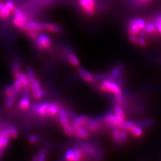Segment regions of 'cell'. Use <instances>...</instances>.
Returning a JSON list of instances; mask_svg holds the SVG:
<instances>
[{
    "instance_id": "obj_3",
    "label": "cell",
    "mask_w": 161,
    "mask_h": 161,
    "mask_svg": "<svg viewBox=\"0 0 161 161\" xmlns=\"http://www.w3.org/2000/svg\"><path fill=\"white\" fill-rule=\"evenodd\" d=\"M103 121L110 128H118L121 124L124 122L125 119L119 118L118 115L112 112H109L105 115Z\"/></svg>"
},
{
    "instance_id": "obj_9",
    "label": "cell",
    "mask_w": 161,
    "mask_h": 161,
    "mask_svg": "<svg viewBox=\"0 0 161 161\" xmlns=\"http://www.w3.org/2000/svg\"><path fill=\"white\" fill-rule=\"evenodd\" d=\"M9 136L7 132L6 128L1 130V136H0V148H6L9 141Z\"/></svg>"
},
{
    "instance_id": "obj_40",
    "label": "cell",
    "mask_w": 161,
    "mask_h": 161,
    "mask_svg": "<svg viewBox=\"0 0 161 161\" xmlns=\"http://www.w3.org/2000/svg\"><path fill=\"white\" fill-rule=\"evenodd\" d=\"M16 92L15 91V89L13 85H9L6 89V91H5V94H6V97H10L12 96V95H16Z\"/></svg>"
},
{
    "instance_id": "obj_43",
    "label": "cell",
    "mask_w": 161,
    "mask_h": 161,
    "mask_svg": "<svg viewBox=\"0 0 161 161\" xmlns=\"http://www.w3.org/2000/svg\"><path fill=\"white\" fill-rule=\"evenodd\" d=\"M38 158V160L42 161V160H44L46 159V153H45L44 151L43 150H40L38 153L37 154Z\"/></svg>"
},
{
    "instance_id": "obj_11",
    "label": "cell",
    "mask_w": 161,
    "mask_h": 161,
    "mask_svg": "<svg viewBox=\"0 0 161 161\" xmlns=\"http://www.w3.org/2000/svg\"><path fill=\"white\" fill-rule=\"evenodd\" d=\"M30 102L28 97V90H24V95L23 98L19 101V107L22 110H26L30 107Z\"/></svg>"
},
{
    "instance_id": "obj_2",
    "label": "cell",
    "mask_w": 161,
    "mask_h": 161,
    "mask_svg": "<svg viewBox=\"0 0 161 161\" xmlns=\"http://www.w3.org/2000/svg\"><path fill=\"white\" fill-rule=\"evenodd\" d=\"M147 25V22L142 18H132L128 22V30L130 34H138L141 30H143Z\"/></svg>"
},
{
    "instance_id": "obj_46",
    "label": "cell",
    "mask_w": 161,
    "mask_h": 161,
    "mask_svg": "<svg viewBox=\"0 0 161 161\" xmlns=\"http://www.w3.org/2000/svg\"><path fill=\"white\" fill-rule=\"evenodd\" d=\"M28 140H29V142H30V143L34 144V143H36V142H37V141H38V138H37L36 136L32 135V136H30L29 137Z\"/></svg>"
},
{
    "instance_id": "obj_32",
    "label": "cell",
    "mask_w": 161,
    "mask_h": 161,
    "mask_svg": "<svg viewBox=\"0 0 161 161\" xmlns=\"http://www.w3.org/2000/svg\"><path fill=\"white\" fill-rule=\"evenodd\" d=\"M112 135L113 140L117 144H120V139H119V128L115 127L112 131Z\"/></svg>"
},
{
    "instance_id": "obj_21",
    "label": "cell",
    "mask_w": 161,
    "mask_h": 161,
    "mask_svg": "<svg viewBox=\"0 0 161 161\" xmlns=\"http://www.w3.org/2000/svg\"><path fill=\"white\" fill-rule=\"evenodd\" d=\"M114 95L115 103L119 105V106H121L122 108H125V107H126V104H125L123 93L119 94H114Z\"/></svg>"
},
{
    "instance_id": "obj_36",
    "label": "cell",
    "mask_w": 161,
    "mask_h": 161,
    "mask_svg": "<svg viewBox=\"0 0 161 161\" xmlns=\"http://www.w3.org/2000/svg\"><path fill=\"white\" fill-rule=\"evenodd\" d=\"M12 73L14 75V77H17L19 76L21 73V67H20V64L18 63H14L12 67Z\"/></svg>"
},
{
    "instance_id": "obj_17",
    "label": "cell",
    "mask_w": 161,
    "mask_h": 161,
    "mask_svg": "<svg viewBox=\"0 0 161 161\" xmlns=\"http://www.w3.org/2000/svg\"><path fill=\"white\" fill-rule=\"evenodd\" d=\"M67 58L69 63L70 64H72L73 66L76 67L79 66L80 63H79V58L74 53H70V52L67 53Z\"/></svg>"
},
{
    "instance_id": "obj_26",
    "label": "cell",
    "mask_w": 161,
    "mask_h": 161,
    "mask_svg": "<svg viewBox=\"0 0 161 161\" xmlns=\"http://www.w3.org/2000/svg\"><path fill=\"white\" fill-rule=\"evenodd\" d=\"M63 128L65 134L69 136H73L75 135V128L70 123L63 125Z\"/></svg>"
},
{
    "instance_id": "obj_35",
    "label": "cell",
    "mask_w": 161,
    "mask_h": 161,
    "mask_svg": "<svg viewBox=\"0 0 161 161\" xmlns=\"http://www.w3.org/2000/svg\"><path fill=\"white\" fill-rule=\"evenodd\" d=\"M65 160L69 161H75V154L74 149L68 150L64 155Z\"/></svg>"
},
{
    "instance_id": "obj_34",
    "label": "cell",
    "mask_w": 161,
    "mask_h": 161,
    "mask_svg": "<svg viewBox=\"0 0 161 161\" xmlns=\"http://www.w3.org/2000/svg\"><path fill=\"white\" fill-rule=\"evenodd\" d=\"M84 153H86L90 155H94L95 154V150L92 146L89 144H84L82 146L81 149Z\"/></svg>"
},
{
    "instance_id": "obj_39",
    "label": "cell",
    "mask_w": 161,
    "mask_h": 161,
    "mask_svg": "<svg viewBox=\"0 0 161 161\" xmlns=\"http://www.w3.org/2000/svg\"><path fill=\"white\" fill-rule=\"evenodd\" d=\"M156 25V28L157 31L161 34V14L158 16H156L153 21Z\"/></svg>"
},
{
    "instance_id": "obj_27",
    "label": "cell",
    "mask_w": 161,
    "mask_h": 161,
    "mask_svg": "<svg viewBox=\"0 0 161 161\" xmlns=\"http://www.w3.org/2000/svg\"><path fill=\"white\" fill-rule=\"evenodd\" d=\"M19 75V76L15 77V80H14V83L13 85V86L15 89V91H16V93L20 92L23 89V86H22V84L21 82V80H20Z\"/></svg>"
},
{
    "instance_id": "obj_37",
    "label": "cell",
    "mask_w": 161,
    "mask_h": 161,
    "mask_svg": "<svg viewBox=\"0 0 161 161\" xmlns=\"http://www.w3.org/2000/svg\"><path fill=\"white\" fill-rule=\"evenodd\" d=\"M26 32L27 33L28 36L30 38H32L33 39H36L39 35V31L38 30L33 29V28H30L27 30Z\"/></svg>"
},
{
    "instance_id": "obj_28",
    "label": "cell",
    "mask_w": 161,
    "mask_h": 161,
    "mask_svg": "<svg viewBox=\"0 0 161 161\" xmlns=\"http://www.w3.org/2000/svg\"><path fill=\"white\" fill-rule=\"evenodd\" d=\"M11 11L6 6L5 3L2 5V6L0 8V18L5 19L9 16Z\"/></svg>"
},
{
    "instance_id": "obj_20",
    "label": "cell",
    "mask_w": 161,
    "mask_h": 161,
    "mask_svg": "<svg viewBox=\"0 0 161 161\" xmlns=\"http://www.w3.org/2000/svg\"><path fill=\"white\" fill-rule=\"evenodd\" d=\"M13 14L15 17H18L19 19H21L23 22H28V17L25 15L21 9L18 8H14L13 9Z\"/></svg>"
},
{
    "instance_id": "obj_41",
    "label": "cell",
    "mask_w": 161,
    "mask_h": 161,
    "mask_svg": "<svg viewBox=\"0 0 161 161\" xmlns=\"http://www.w3.org/2000/svg\"><path fill=\"white\" fill-rule=\"evenodd\" d=\"M108 78V75L106 73H101L93 75V80H103Z\"/></svg>"
},
{
    "instance_id": "obj_47",
    "label": "cell",
    "mask_w": 161,
    "mask_h": 161,
    "mask_svg": "<svg viewBox=\"0 0 161 161\" xmlns=\"http://www.w3.org/2000/svg\"><path fill=\"white\" fill-rule=\"evenodd\" d=\"M4 148H0V158L2 157V156L3 155V152H4Z\"/></svg>"
},
{
    "instance_id": "obj_1",
    "label": "cell",
    "mask_w": 161,
    "mask_h": 161,
    "mask_svg": "<svg viewBox=\"0 0 161 161\" xmlns=\"http://www.w3.org/2000/svg\"><path fill=\"white\" fill-rule=\"evenodd\" d=\"M99 88L103 92H109L112 94L122 93V90L112 78H107L101 83Z\"/></svg>"
},
{
    "instance_id": "obj_25",
    "label": "cell",
    "mask_w": 161,
    "mask_h": 161,
    "mask_svg": "<svg viewBox=\"0 0 161 161\" xmlns=\"http://www.w3.org/2000/svg\"><path fill=\"white\" fill-rule=\"evenodd\" d=\"M114 114L118 115V116L120 118L125 119V113H124V108H122L121 106H119L118 104H114Z\"/></svg>"
},
{
    "instance_id": "obj_16",
    "label": "cell",
    "mask_w": 161,
    "mask_h": 161,
    "mask_svg": "<svg viewBox=\"0 0 161 161\" xmlns=\"http://www.w3.org/2000/svg\"><path fill=\"white\" fill-rule=\"evenodd\" d=\"M124 69V64H119L118 66L114 67L112 70V71H111L110 77L112 78L114 80L116 79L120 76L121 73H122V71H123Z\"/></svg>"
},
{
    "instance_id": "obj_4",
    "label": "cell",
    "mask_w": 161,
    "mask_h": 161,
    "mask_svg": "<svg viewBox=\"0 0 161 161\" xmlns=\"http://www.w3.org/2000/svg\"><path fill=\"white\" fill-rule=\"evenodd\" d=\"M80 8L85 14L92 16L95 12V0H79Z\"/></svg>"
},
{
    "instance_id": "obj_42",
    "label": "cell",
    "mask_w": 161,
    "mask_h": 161,
    "mask_svg": "<svg viewBox=\"0 0 161 161\" xmlns=\"http://www.w3.org/2000/svg\"><path fill=\"white\" fill-rule=\"evenodd\" d=\"M15 98H16V95H12V96L10 97H8L6 102V105L8 108H12L13 106V105L15 102Z\"/></svg>"
},
{
    "instance_id": "obj_15",
    "label": "cell",
    "mask_w": 161,
    "mask_h": 161,
    "mask_svg": "<svg viewBox=\"0 0 161 161\" xmlns=\"http://www.w3.org/2000/svg\"><path fill=\"white\" fill-rule=\"evenodd\" d=\"M59 115V120L61 125H64L67 123H69V116L68 113H67L66 111H65L63 108H60L59 109V112L58 113Z\"/></svg>"
},
{
    "instance_id": "obj_7",
    "label": "cell",
    "mask_w": 161,
    "mask_h": 161,
    "mask_svg": "<svg viewBox=\"0 0 161 161\" xmlns=\"http://www.w3.org/2000/svg\"><path fill=\"white\" fill-rule=\"evenodd\" d=\"M89 120L88 116L85 115H79L78 117H75L73 122H72V125L75 128H77L79 127H84L86 124L87 123Z\"/></svg>"
},
{
    "instance_id": "obj_12",
    "label": "cell",
    "mask_w": 161,
    "mask_h": 161,
    "mask_svg": "<svg viewBox=\"0 0 161 161\" xmlns=\"http://www.w3.org/2000/svg\"><path fill=\"white\" fill-rule=\"evenodd\" d=\"M42 24L44 28V30H46L49 32L54 33H58L61 31V28L57 24H54L49 22H42Z\"/></svg>"
},
{
    "instance_id": "obj_19",
    "label": "cell",
    "mask_w": 161,
    "mask_h": 161,
    "mask_svg": "<svg viewBox=\"0 0 161 161\" xmlns=\"http://www.w3.org/2000/svg\"><path fill=\"white\" fill-rule=\"evenodd\" d=\"M143 30L146 33V34H148V35L155 34L156 32H157V28H156V25L153 21L150 22L148 24H147Z\"/></svg>"
},
{
    "instance_id": "obj_22",
    "label": "cell",
    "mask_w": 161,
    "mask_h": 161,
    "mask_svg": "<svg viewBox=\"0 0 161 161\" xmlns=\"http://www.w3.org/2000/svg\"><path fill=\"white\" fill-rule=\"evenodd\" d=\"M60 108L59 107V105L57 103H50L47 115H49V116H54V115L58 114Z\"/></svg>"
},
{
    "instance_id": "obj_14",
    "label": "cell",
    "mask_w": 161,
    "mask_h": 161,
    "mask_svg": "<svg viewBox=\"0 0 161 161\" xmlns=\"http://www.w3.org/2000/svg\"><path fill=\"white\" fill-rule=\"evenodd\" d=\"M49 105L50 103L48 102H43L42 103H40L36 107V113L38 115H41V116H44V115H47Z\"/></svg>"
},
{
    "instance_id": "obj_18",
    "label": "cell",
    "mask_w": 161,
    "mask_h": 161,
    "mask_svg": "<svg viewBox=\"0 0 161 161\" xmlns=\"http://www.w3.org/2000/svg\"><path fill=\"white\" fill-rule=\"evenodd\" d=\"M20 80L23 86L24 90H28L30 89V80L28 77L27 73H21L19 75Z\"/></svg>"
},
{
    "instance_id": "obj_6",
    "label": "cell",
    "mask_w": 161,
    "mask_h": 161,
    "mask_svg": "<svg viewBox=\"0 0 161 161\" xmlns=\"http://www.w3.org/2000/svg\"><path fill=\"white\" fill-rule=\"evenodd\" d=\"M102 124V120L98 118H92L89 119L87 123L85 125L86 129L89 130V132H96V131L99 128L100 125Z\"/></svg>"
},
{
    "instance_id": "obj_31",
    "label": "cell",
    "mask_w": 161,
    "mask_h": 161,
    "mask_svg": "<svg viewBox=\"0 0 161 161\" xmlns=\"http://www.w3.org/2000/svg\"><path fill=\"white\" fill-rule=\"evenodd\" d=\"M28 24L30 25V26L31 28H33V29H35L38 30V31L39 32H42L44 30V28L42 26V23H38V22H36L35 21H30L28 22Z\"/></svg>"
},
{
    "instance_id": "obj_23",
    "label": "cell",
    "mask_w": 161,
    "mask_h": 161,
    "mask_svg": "<svg viewBox=\"0 0 161 161\" xmlns=\"http://www.w3.org/2000/svg\"><path fill=\"white\" fill-rule=\"evenodd\" d=\"M136 124L142 128H150L153 126L154 125V121L152 119H147L138 121V122Z\"/></svg>"
},
{
    "instance_id": "obj_10",
    "label": "cell",
    "mask_w": 161,
    "mask_h": 161,
    "mask_svg": "<svg viewBox=\"0 0 161 161\" xmlns=\"http://www.w3.org/2000/svg\"><path fill=\"white\" fill-rule=\"evenodd\" d=\"M128 38L131 42L138 45L140 47H145L147 45V40L145 37H138L134 34H130Z\"/></svg>"
},
{
    "instance_id": "obj_13",
    "label": "cell",
    "mask_w": 161,
    "mask_h": 161,
    "mask_svg": "<svg viewBox=\"0 0 161 161\" xmlns=\"http://www.w3.org/2000/svg\"><path fill=\"white\" fill-rule=\"evenodd\" d=\"M75 134L79 138L86 139L88 138L90 136L89 132L87 129H85L84 127H79L75 129Z\"/></svg>"
},
{
    "instance_id": "obj_45",
    "label": "cell",
    "mask_w": 161,
    "mask_h": 161,
    "mask_svg": "<svg viewBox=\"0 0 161 161\" xmlns=\"http://www.w3.org/2000/svg\"><path fill=\"white\" fill-rule=\"evenodd\" d=\"M23 22H23L21 19H19V18H18V17H15L14 19H13V23H14V24L16 26H17V27H18V26H19V25L21 24L22 23H23Z\"/></svg>"
},
{
    "instance_id": "obj_30",
    "label": "cell",
    "mask_w": 161,
    "mask_h": 161,
    "mask_svg": "<svg viewBox=\"0 0 161 161\" xmlns=\"http://www.w3.org/2000/svg\"><path fill=\"white\" fill-rule=\"evenodd\" d=\"M6 130H7V132H8L10 138H16L18 136V130L14 126V125H9V126L7 127Z\"/></svg>"
},
{
    "instance_id": "obj_29",
    "label": "cell",
    "mask_w": 161,
    "mask_h": 161,
    "mask_svg": "<svg viewBox=\"0 0 161 161\" xmlns=\"http://www.w3.org/2000/svg\"><path fill=\"white\" fill-rule=\"evenodd\" d=\"M131 132H132V134L133 136L138 138L142 135L143 130H142V127L139 126V125H136L134 127V128L131 130Z\"/></svg>"
},
{
    "instance_id": "obj_33",
    "label": "cell",
    "mask_w": 161,
    "mask_h": 161,
    "mask_svg": "<svg viewBox=\"0 0 161 161\" xmlns=\"http://www.w3.org/2000/svg\"><path fill=\"white\" fill-rule=\"evenodd\" d=\"M128 135L126 130L124 129H119V139L120 144H124L128 141Z\"/></svg>"
},
{
    "instance_id": "obj_24",
    "label": "cell",
    "mask_w": 161,
    "mask_h": 161,
    "mask_svg": "<svg viewBox=\"0 0 161 161\" xmlns=\"http://www.w3.org/2000/svg\"><path fill=\"white\" fill-rule=\"evenodd\" d=\"M136 124L132 121H124L118 127L119 129H124L125 130H132Z\"/></svg>"
},
{
    "instance_id": "obj_48",
    "label": "cell",
    "mask_w": 161,
    "mask_h": 161,
    "mask_svg": "<svg viewBox=\"0 0 161 161\" xmlns=\"http://www.w3.org/2000/svg\"><path fill=\"white\" fill-rule=\"evenodd\" d=\"M3 4V2L2 1V0H0V8L2 6Z\"/></svg>"
},
{
    "instance_id": "obj_44",
    "label": "cell",
    "mask_w": 161,
    "mask_h": 161,
    "mask_svg": "<svg viewBox=\"0 0 161 161\" xmlns=\"http://www.w3.org/2000/svg\"><path fill=\"white\" fill-rule=\"evenodd\" d=\"M6 6L10 10V11L12 12L13 9H14V3L12 1V0H8V1L5 3Z\"/></svg>"
},
{
    "instance_id": "obj_5",
    "label": "cell",
    "mask_w": 161,
    "mask_h": 161,
    "mask_svg": "<svg viewBox=\"0 0 161 161\" xmlns=\"http://www.w3.org/2000/svg\"><path fill=\"white\" fill-rule=\"evenodd\" d=\"M36 42L38 47L41 49H48L52 44L51 40L45 34H39Z\"/></svg>"
},
{
    "instance_id": "obj_8",
    "label": "cell",
    "mask_w": 161,
    "mask_h": 161,
    "mask_svg": "<svg viewBox=\"0 0 161 161\" xmlns=\"http://www.w3.org/2000/svg\"><path fill=\"white\" fill-rule=\"evenodd\" d=\"M77 72L80 75V76L87 82H92L93 80V75L91 74L87 70L81 67H77Z\"/></svg>"
},
{
    "instance_id": "obj_38",
    "label": "cell",
    "mask_w": 161,
    "mask_h": 161,
    "mask_svg": "<svg viewBox=\"0 0 161 161\" xmlns=\"http://www.w3.org/2000/svg\"><path fill=\"white\" fill-rule=\"evenodd\" d=\"M32 96L34 99H41L42 97H43L44 95V92L42 88H40V89H39L36 91H35V92H32Z\"/></svg>"
}]
</instances>
